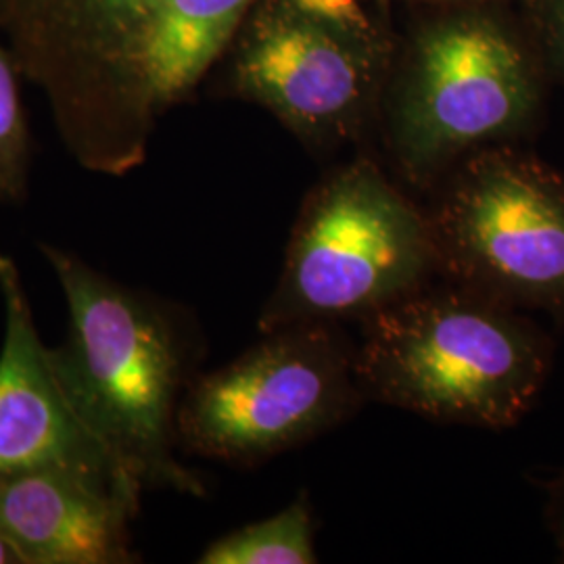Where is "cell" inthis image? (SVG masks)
<instances>
[{
    "mask_svg": "<svg viewBox=\"0 0 564 564\" xmlns=\"http://www.w3.org/2000/svg\"><path fill=\"white\" fill-rule=\"evenodd\" d=\"M251 0H163L149 55L147 88L155 111L202 80L241 23Z\"/></svg>",
    "mask_w": 564,
    "mask_h": 564,
    "instance_id": "obj_11",
    "label": "cell"
},
{
    "mask_svg": "<svg viewBox=\"0 0 564 564\" xmlns=\"http://www.w3.org/2000/svg\"><path fill=\"white\" fill-rule=\"evenodd\" d=\"M556 32H558V44H561V51H563L564 59V0H561L558 13H556Z\"/></svg>",
    "mask_w": 564,
    "mask_h": 564,
    "instance_id": "obj_17",
    "label": "cell"
},
{
    "mask_svg": "<svg viewBox=\"0 0 564 564\" xmlns=\"http://www.w3.org/2000/svg\"><path fill=\"white\" fill-rule=\"evenodd\" d=\"M202 377L178 405V440L212 460L256 464L351 419L366 400L337 323L291 324Z\"/></svg>",
    "mask_w": 564,
    "mask_h": 564,
    "instance_id": "obj_5",
    "label": "cell"
},
{
    "mask_svg": "<svg viewBox=\"0 0 564 564\" xmlns=\"http://www.w3.org/2000/svg\"><path fill=\"white\" fill-rule=\"evenodd\" d=\"M139 505L57 470L0 473V533L21 564L132 563Z\"/></svg>",
    "mask_w": 564,
    "mask_h": 564,
    "instance_id": "obj_10",
    "label": "cell"
},
{
    "mask_svg": "<svg viewBox=\"0 0 564 564\" xmlns=\"http://www.w3.org/2000/svg\"><path fill=\"white\" fill-rule=\"evenodd\" d=\"M163 0H0V42L41 88L86 170L120 176L144 160L153 102L149 42Z\"/></svg>",
    "mask_w": 564,
    "mask_h": 564,
    "instance_id": "obj_2",
    "label": "cell"
},
{
    "mask_svg": "<svg viewBox=\"0 0 564 564\" xmlns=\"http://www.w3.org/2000/svg\"><path fill=\"white\" fill-rule=\"evenodd\" d=\"M0 564H21L20 554L4 540L2 533H0Z\"/></svg>",
    "mask_w": 564,
    "mask_h": 564,
    "instance_id": "obj_16",
    "label": "cell"
},
{
    "mask_svg": "<svg viewBox=\"0 0 564 564\" xmlns=\"http://www.w3.org/2000/svg\"><path fill=\"white\" fill-rule=\"evenodd\" d=\"M535 88L519 51L484 23H458L424 44L398 113L403 158L424 174L464 149L521 128Z\"/></svg>",
    "mask_w": 564,
    "mask_h": 564,
    "instance_id": "obj_8",
    "label": "cell"
},
{
    "mask_svg": "<svg viewBox=\"0 0 564 564\" xmlns=\"http://www.w3.org/2000/svg\"><path fill=\"white\" fill-rule=\"evenodd\" d=\"M237 88L305 134L343 132L366 101L364 65L312 21L263 15L242 44Z\"/></svg>",
    "mask_w": 564,
    "mask_h": 564,
    "instance_id": "obj_9",
    "label": "cell"
},
{
    "mask_svg": "<svg viewBox=\"0 0 564 564\" xmlns=\"http://www.w3.org/2000/svg\"><path fill=\"white\" fill-rule=\"evenodd\" d=\"M202 564H314V517L307 494L302 491L281 512L230 531L207 545Z\"/></svg>",
    "mask_w": 564,
    "mask_h": 564,
    "instance_id": "obj_12",
    "label": "cell"
},
{
    "mask_svg": "<svg viewBox=\"0 0 564 564\" xmlns=\"http://www.w3.org/2000/svg\"><path fill=\"white\" fill-rule=\"evenodd\" d=\"M11 265H13V262H11V260H9V258H4V256H2V253H0V274H2V272H4V270H9V268H11Z\"/></svg>",
    "mask_w": 564,
    "mask_h": 564,
    "instance_id": "obj_18",
    "label": "cell"
},
{
    "mask_svg": "<svg viewBox=\"0 0 564 564\" xmlns=\"http://www.w3.org/2000/svg\"><path fill=\"white\" fill-rule=\"evenodd\" d=\"M295 2L302 7L303 11L318 18L364 23L362 13L356 0H295Z\"/></svg>",
    "mask_w": 564,
    "mask_h": 564,
    "instance_id": "obj_14",
    "label": "cell"
},
{
    "mask_svg": "<svg viewBox=\"0 0 564 564\" xmlns=\"http://www.w3.org/2000/svg\"><path fill=\"white\" fill-rule=\"evenodd\" d=\"M20 69L0 42V202H20L28 186L30 142L21 107Z\"/></svg>",
    "mask_w": 564,
    "mask_h": 564,
    "instance_id": "obj_13",
    "label": "cell"
},
{
    "mask_svg": "<svg viewBox=\"0 0 564 564\" xmlns=\"http://www.w3.org/2000/svg\"><path fill=\"white\" fill-rule=\"evenodd\" d=\"M354 356L368 402L502 431L538 402L554 343L523 310L435 276L362 318Z\"/></svg>",
    "mask_w": 564,
    "mask_h": 564,
    "instance_id": "obj_1",
    "label": "cell"
},
{
    "mask_svg": "<svg viewBox=\"0 0 564 564\" xmlns=\"http://www.w3.org/2000/svg\"><path fill=\"white\" fill-rule=\"evenodd\" d=\"M426 220L442 279L564 324V181L554 172L489 153Z\"/></svg>",
    "mask_w": 564,
    "mask_h": 564,
    "instance_id": "obj_6",
    "label": "cell"
},
{
    "mask_svg": "<svg viewBox=\"0 0 564 564\" xmlns=\"http://www.w3.org/2000/svg\"><path fill=\"white\" fill-rule=\"evenodd\" d=\"M7 330L0 351V473L57 470L141 505V481L102 440L65 372L39 337L15 265L0 274Z\"/></svg>",
    "mask_w": 564,
    "mask_h": 564,
    "instance_id": "obj_7",
    "label": "cell"
},
{
    "mask_svg": "<svg viewBox=\"0 0 564 564\" xmlns=\"http://www.w3.org/2000/svg\"><path fill=\"white\" fill-rule=\"evenodd\" d=\"M42 253L67 302L59 356L88 419L142 487L203 496L202 481L174 456L182 351L172 326L74 253L51 245Z\"/></svg>",
    "mask_w": 564,
    "mask_h": 564,
    "instance_id": "obj_3",
    "label": "cell"
},
{
    "mask_svg": "<svg viewBox=\"0 0 564 564\" xmlns=\"http://www.w3.org/2000/svg\"><path fill=\"white\" fill-rule=\"evenodd\" d=\"M437 274L426 216L370 170H351L305 205L260 330L362 321Z\"/></svg>",
    "mask_w": 564,
    "mask_h": 564,
    "instance_id": "obj_4",
    "label": "cell"
},
{
    "mask_svg": "<svg viewBox=\"0 0 564 564\" xmlns=\"http://www.w3.org/2000/svg\"><path fill=\"white\" fill-rule=\"evenodd\" d=\"M547 494V527L552 531V540L558 550V556L564 561V470L563 475L550 485Z\"/></svg>",
    "mask_w": 564,
    "mask_h": 564,
    "instance_id": "obj_15",
    "label": "cell"
}]
</instances>
